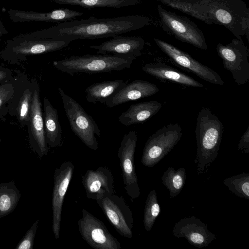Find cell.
I'll return each mask as SVG.
<instances>
[{
    "instance_id": "6da1fadb",
    "label": "cell",
    "mask_w": 249,
    "mask_h": 249,
    "mask_svg": "<svg viewBox=\"0 0 249 249\" xmlns=\"http://www.w3.org/2000/svg\"><path fill=\"white\" fill-rule=\"evenodd\" d=\"M151 24L150 19L142 15H128L113 18L87 19L63 22L47 30L43 37L72 41L112 37L137 30Z\"/></svg>"
},
{
    "instance_id": "7a4b0ae2",
    "label": "cell",
    "mask_w": 249,
    "mask_h": 249,
    "mask_svg": "<svg viewBox=\"0 0 249 249\" xmlns=\"http://www.w3.org/2000/svg\"><path fill=\"white\" fill-rule=\"evenodd\" d=\"M219 118L208 108L198 112L195 130L197 144V174L206 173L217 158L224 132Z\"/></svg>"
},
{
    "instance_id": "3957f363",
    "label": "cell",
    "mask_w": 249,
    "mask_h": 249,
    "mask_svg": "<svg viewBox=\"0 0 249 249\" xmlns=\"http://www.w3.org/2000/svg\"><path fill=\"white\" fill-rule=\"evenodd\" d=\"M213 24L224 26L249 41V8L244 0H197Z\"/></svg>"
},
{
    "instance_id": "277c9868",
    "label": "cell",
    "mask_w": 249,
    "mask_h": 249,
    "mask_svg": "<svg viewBox=\"0 0 249 249\" xmlns=\"http://www.w3.org/2000/svg\"><path fill=\"white\" fill-rule=\"evenodd\" d=\"M132 61L113 55H73L54 61L53 65L63 72L73 76L78 73H97L121 71L130 68Z\"/></svg>"
},
{
    "instance_id": "5b68a950",
    "label": "cell",
    "mask_w": 249,
    "mask_h": 249,
    "mask_svg": "<svg viewBox=\"0 0 249 249\" xmlns=\"http://www.w3.org/2000/svg\"><path fill=\"white\" fill-rule=\"evenodd\" d=\"M58 90L72 131L88 147L97 150L99 144L96 136L101 135L98 124L79 103L60 87Z\"/></svg>"
},
{
    "instance_id": "8992f818",
    "label": "cell",
    "mask_w": 249,
    "mask_h": 249,
    "mask_svg": "<svg viewBox=\"0 0 249 249\" xmlns=\"http://www.w3.org/2000/svg\"><path fill=\"white\" fill-rule=\"evenodd\" d=\"M158 13L163 30L177 39L203 50L208 46L202 31L189 18L178 15L158 5Z\"/></svg>"
},
{
    "instance_id": "52a82bcc",
    "label": "cell",
    "mask_w": 249,
    "mask_h": 249,
    "mask_svg": "<svg viewBox=\"0 0 249 249\" xmlns=\"http://www.w3.org/2000/svg\"><path fill=\"white\" fill-rule=\"evenodd\" d=\"M182 135V128L178 124H170L161 127L146 142L142 163L147 167L154 166L174 148Z\"/></svg>"
},
{
    "instance_id": "ba28073f",
    "label": "cell",
    "mask_w": 249,
    "mask_h": 249,
    "mask_svg": "<svg viewBox=\"0 0 249 249\" xmlns=\"http://www.w3.org/2000/svg\"><path fill=\"white\" fill-rule=\"evenodd\" d=\"M216 49L224 69L231 72L236 84H247L249 81V51L243 39H232L226 45L219 43Z\"/></svg>"
},
{
    "instance_id": "9c48e42d",
    "label": "cell",
    "mask_w": 249,
    "mask_h": 249,
    "mask_svg": "<svg viewBox=\"0 0 249 249\" xmlns=\"http://www.w3.org/2000/svg\"><path fill=\"white\" fill-rule=\"evenodd\" d=\"M105 215L122 236L133 237L134 220L129 206L122 196L106 195L96 200Z\"/></svg>"
},
{
    "instance_id": "30bf717a",
    "label": "cell",
    "mask_w": 249,
    "mask_h": 249,
    "mask_svg": "<svg viewBox=\"0 0 249 249\" xmlns=\"http://www.w3.org/2000/svg\"><path fill=\"white\" fill-rule=\"evenodd\" d=\"M137 142V133L130 131L124 136L118 150L124 187L132 200L138 198L141 194L134 164Z\"/></svg>"
},
{
    "instance_id": "8fae6325",
    "label": "cell",
    "mask_w": 249,
    "mask_h": 249,
    "mask_svg": "<svg viewBox=\"0 0 249 249\" xmlns=\"http://www.w3.org/2000/svg\"><path fill=\"white\" fill-rule=\"evenodd\" d=\"M78 221V230L83 239L96 249H120L119 241L108 231L104 223L83 209Z\"/></svg>"
},
{
    "instance_id": "7c38bea8",
    "label": "cell",
    "mask_w": 249,
    "mask_h": 249,
    "mask_svg": "<svg viewBox=\"0 0 249 249\" xmlns=\"http://www.w3.org/2000/svg\"><path fill=\"white\" fill-rule=\"evenodd\" d=\"M154 41L158 47L178 65L187 69L204 81L220 86L224 84L223 79L216 71L199 62L188 53L160 39L154 38Z\"/></svg>"
},
{
    "instance_id": "4fadbf2b",
    "label": "cell",
    "mask_w": 249,
    "mask_h": 249,
    "mask_svg": "<svg viewBox=\"0 0 249 249\" xmlns=\"http://www.w3.org/2000/svg\"><path fill=\"white\" fill-rule=\"evenodd\" d=\"M74 169V165L69 161L63 162L54 171L52 197V230L56 239L60 236L63 204Z\"/></svg>"
},
{
    "instance_id": "5bb4252c",
    "label": "cell",
    "mask_w": 249,
    "mask_h": 249,
    "mask_svg": "<svg viewBox=\"0 0 249 249\" xmlns=\"http://www.w3.org/2000/svg\"><path fill=\"white\" fill-rule=\"evenodd\" d=\"M29 141L32 150L41 159L48 154L38 85L34 84L30 119L27 124Z\"/></svg>"
},
{
    "instance_id": "9a60e30c",
    "label": "cell",
    "mask_w": 249,
    "mask_h": 249,
    "mask_svg": "<svg viewBox=\"0 0 249 249\" xmlns=\"http://www.w3.org/2000/svg\"><path fill=\"white\" fill-rule=\"evenodd\" d=\"M144 45V40L140 36H123L118 35L100 45L89 47L97 50V53L102 54L113 55L133 62L142 55Z\"/></svg>"
},
{
    "instance_id": "2e32d148",
    "label": "cell",
    "mask_w": 249,
    "mask_h": 249,
    "mask_svg": "<svg viewBox=\"0 0 249 249\" xmlns=\"http://www.w3.org/2000/svg\"><path fill=\"white\" fill-rule=\"evenodd\" d=\"M172 234L178 238H184L192 245L201 248L207 247L215 235L210 232L207 225L195 216L184 217L175 223Z\"/></svg>"
},
{
    "instance_id": "e0dca14e",
    "label": "cell",
    "mask_w": 249,
    "mask_h": 249,
    "mask_svg": "<svg viewBox=\"0 0 249 249\" xmlns=\"http://www.w3.org/2000/svg\"><path fill=\"white\" fill-rule=\"evenodd\" d=\"M82 183L89 199L96 200L106 195L116 194L111 171L107 167L88 170Z\"/></svg>"
},
{
    "instance_id": "ac0fdd59",
    "label": "cell",
    "mask_w": 249,
    "mask_h": 249,
    "mask_svg": "<svg viewBox=\"0 0 249 249\" xmlns=\"http://www.w3.org/2000/svg\"><path fill=\"white\" fill-rule=\"evenodd\" d=\"M159 91L158 87L150 82L136 80L123 88L106 103L108 107L130 101L152 96Z\"/></svg>"
},
{
    "instance_id": "d6986e66",
    "label": "cell",
    "mask_w": 249,
    "mask_h": 249,
    "mask_svg": "<svg viewBox=\"0 0 249 249\" xmlns=\"http://www.w3.org/2000/svg\"><path fill=\"white\" fill-rule=\"evenodd\" d=\"M142 70L159 80L170 81L191 87L202 88L204 87L194 78L161 62L146 64L142 67Z\"/></svg>"
},
{
    "instance_id": "ffe728a7",
    "label": "cell",
    "mask_w": 249,
    "mask_h": 249,
    "mask_svg": "<svg viewBox=\"0 0 249 249\" xmlns=\"http://www.w3.org/2000/svg\"><path fill=\"white\" fill-rule=\"evenodd\" d=\"M161 107L162 104L156 101L133 104L119 116L118 120L120 123L126 126L142 123L156 115Z\"/></svg>"
},
{
    "instance_id": "44dd1931",
    "label": "cell",
    "mask_w": 249,
    "mask_h": 249,
    "mask_svg": "<svg viewBox=\"0 0 249 249\" xmlns=\"http://www.w3.org/2000/svg\"><path fill=\"white\" fill-rule=\"evenodd\" d=\"M44 128L46 142L51 148L61 146L62 136L57 109L50 100L44 98Z\"/></svg>"
},
{
    "instance_id": "7402d4cb",
    "label": "cell",
    "mask_w": 249,
    "mask_h": 249,
    "mask_svg": "<svg viewBox=\"0 0 249 249\" xmlns=\"http://www.w3.org/2000/svg\"><path fill=\"white\" fill-rule=\"evenodd\" d=\"M126 83L123 79H116L96 83L85 90L88 102L106 104V102L124 88Z\"/></svg>"
},
{
    "instance_id": "603a6c76",
    "label": "cell",
    "mask_w": 249,
    "mask_h": 249,
    "mask_svg": "<svg viewBox=\"0 0 249 249\" xmlns=\"http://www.w3.org/2000/svg\"><path fill=\"white\" fill-rule=\"evenodd\" d=\"M164 5L186 13L204 22L208 25L213 23L209 19L197 0H157Z\"/></svg>"
},
{
    "instance_id": "cb8c5ba5",
    "label": "cell",
    "mask_w": 249,
    "mask_h": 249,
    "mask_svg": "<svg viewBox=\"0 0 249 249\" xmlns=\"http://www.w3.org/2000/svg\"><path fill=\"white\" fill-rule=\"evenodd\" d=\"M60 4L78 5L90 9L94 8H120L139 4L141 0H52Z\"/></svg>"
},
{
    "instance_id": "d4e9b609",
    "label": "cell",
    "mask_w": 249,
    "mask_h": 249,
    "mask_svg": "<svg viewBox=\"0 0 249 249\" xmlns=\"http://www.w3.org/2000/svg\"><path fill=\"white\" fill-rule=\"evenodd\" d=\"M20 196L14 182L0 184V218L8 214L15 209Z\"/></svg>"
},
{
    "instance_id": "484cf974",
    "label": "cell",
    "mask_w": 249,
    "mask_h": 249,
    "mask_svg": "<svg viewBox=\"0 0 249 249\" xmlns=\"http://www.w3.org/2000/svg\"><path fill=\"white\" fill-rule=\"evenodd\" d=\"M161 178L163 184L169 191L170 198H173L180 193L185 184L186 170L181 167L175 170L173 167H169Z\"/></svg>"
},
{
    "instance_id": "4316f807",
    "label": "cell",
    "mask_w": 249,
    "mask_h": 249,
    "mask_svg": "<svg viewBox=\"0 0 249 249\" xmlns=\"http://www.w3.org/2000/svg\"><path fill=\"white\" fill-rule=\"evenodd\" d=\"M71 41L65 40L50 39L36 42L33 45L17 49L16 53L20 54H39L61 50L70 44Z\"/></svg>"
},
{
    "instance_id": "83f0119b",
    "label": "cell",
    "mask_w": 249,
    "mask_h": 249,
    "mask_svg": "<svg viewBox=\"0 0 249 249\" xmlns=\"http://www.w3.org/2000/svg\"><path fill=\"white\" fill-rule=\"evenodd\" d=\"M223 183L239 197L249 199V173L226 178L223 180Z\"/></svg>"
},
{
    "instance_id": "f1b7e54d",
    "label": "cell",
    "mask_w": 249,
    "mask_h": 249,
    "mask_svg": "<svg viewBox=\"0 0 249 249\" xmlns=\"http://www.w3.org/2000/svg\"><path fill=\"white\" fill-rule=\"evenodd\" d=\"M160 212L156 191L153 189L146 198L144 210L143 224L145 230L150 231Z\"/></svg>"
},
{
    "instance_id": "f546056e",
    "label": "cell",
    "mask_w": 249,
    "mask_h": 249,
    "mask_svg": "<svg viewBox=\"0 0 249 249\" xmlns=\"http://www.w3.org/2000/svg\"><path fill=\"white\" fill-rule=\"evenodd\" d=\"M33 89L30 87L24 89L17 107V116L22 126L27 125L30 119Z\"/></svg>"
},
{
    "instance_id": "4dcf8cb0",
    "label": "cell",
    "mask_w": 249,
    "mask_h": 249,
    "mask_svg": "<svg viewBox=\"0 0 249 249\" xmlns=\"http://www.w3.org/2000/svg\"><path fill=\"white\" fill-rule=\"evenodd\" d=\"M18 88L17 85L12 81L0 84V114L10 107L19 92Z\"/></svg>"
},
{
    "instance_id": "1f68e13d",
    "label": "cell",
    "mask_w": 249,
    "mask_h": 249,
    "mask_svg": "<svg viewBox=\"0 0 249 249\" xmlns=\"http://www.w3.org/2000/svg\"><path fill=\"white\" fill-rule=\"evenodd\" d=\"M38 221L35 222L16 248L17 249H32L38 227Z\"/></svg>"
},
{
    "instance_id": "d6a6232c",
    "label": "cell",
    "mask_w": 249,
    "mask_h": 249,
    "mask_svg": "<svg viewBox=\"0 0 249 249\" xmlns=\"http://www.w3.org/2000/svg\"><path fill=\"white\" fill-rule=\"evenodd\" d=\"M238 149L245 154H249V126L241 136Z\"/></svg>"
},
{
    "instance_id": "836d02e7",
    "label": "cell",
    "mask_w": 249,
    "mask_h": 249,
    "mask_svg": "<svg viewBox=\"0 0 249 249\" xmlns=\"http://www.w3.org/2000/svg\"><path fill=\"white\" fill-rule=\"evenodd\" d=\"M12 73L8 69L0 66V84L12 81Z\"/></svg>"
},
{
    "instance_id": "e575fe53",
    "label": "cell",
    "mask_w": 249,
    "mask_h": 249,
    "mask_svg": "<svg viewBox=\"0 0 249 249\" xmlns=\"http://www.w3.org/2000/svg\"><path fill=\"white\" fill-rule=\"evenodd\" d=\"M0 141H1V140H0Z\"/></svg>"
}]
</instances>
